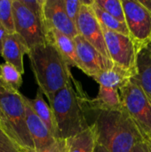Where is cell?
Here are the masks:
<instances>
[{"mask_svg": "<svg viewBox=\"0 0 151 152\" xmlns=\"http://www.w3.org/2000/svg\"><path fill=\"white\" fill-rule=\"evenodd\" d=\"M89 100L80 83L74 77L62 89L58 91L49 105L53 110L56 127V139L66 140L85 130L90 125L86 119Z\"/></svg>", "mask_w": 151, "mask_h": 152, "instance_id": "6da1fadb", "label": "cell"}, {"mask_svg": "<svg viewBox=\"0 0 151 152\" xmlns=\"http://www.w3.org/2000/svg\"><path fill=\"white\" fill-rule=\"evenodd\" d=\"M94 122L97 142L109 152H133L146 139L126 111L98 110Z\"/></svg>", "mask_w": 151, "mask_h": 152, "instance_id": "7a4b0ae2", "label": "cell"}, {"mask_svg": "<svg viewBox=\"0 0 151 152\" xmlns=\"http://www.w3.org/2000/svg\"><path fill=\"white\" fill-rule=\"evenodd\" d=\"M28 56L38 88L51 102L55 94L72 80L69 66L49 42L31 48Z\"/></svg>", "mask_w": 151, "mask_h": 152, "instance_id": "3957f363", "label": "cell"}, {"mask_svg": "<svg viewBox=\"0 0 151 152\" xmlns=\"http://www.w3.org/2000/svg\"><path fill=\"white\" fill-rule=\"evenodd\" d=\"M0 109L4 116L1 127L20 148L34 149V144L26 123L23 94L0 86Z\"/></svg>", "mask_w": 151, "mask_h": 152, "instance_id": "277c9868", "label": "cell"}, {"mask_svg": "<svg viewBox=\"0 0 151 152\" xmlns=\"http://www.w3.org/2000/svg\"><path fill=\"white\" fill-rule=\"evenodd\" d=\"M123 109L147 140L151 134V101L138 80L133 77L119 89Z\"/></svg>", "mask_w": 151, "mask_h": 152, "instance_id": "5b68a950", "label": "cell"}, {"mask_svg": "<svg viewBox=\"0 0 151 152\" xmlns=\"http://www.w3.org/2000/svg\"><path fill=\"white\" fill-rule=\"evenodd\" d=\"M129 37L139 53L151 42V12L140 0H122Z\"/></svg>", "mask_w": 151, "mask_h": 152, "instance_id": "8992f818", "label": "cell"}, {"mask_svg": "<svg viewBox=\"0 0 151 152\" xmlns=\"http://www.w3.org/2000/svg\"><path fill=\"white\" fill-rule=\"evenodd\" d=\"M12 7L15 31L22 37L28 49L47 43L43 18L30 11L21 0H13Z\"/></svg>", "mask_w": 151, "mask_h": 152, "instance_id": "52a82bcc", "label": "cell"}, {"mask_svg": "<svg viewBox=\"0 0 151 152\" xmlns=\"http://www.w3.org/2000/svg\"><path fill=\"white\" fill-rule=\"evenodd\" d=\"M102 30L109 59L113 64L137 75L140 53L131 37L109 30L103 27Z\"/></svg>", "mask_w": 151, "mask_h": 152, "instance_id": "ba28073f", "label": "cell"}, {"mask_svg": "<svg viewBox=\"0 0 151 152\" xmlns=\"http://www.w3.org/2000/svg\"><path fill=\"white\" fill-rule=\"evenodd\" d=\"M84 1L85 4H83L76 21L78 35L96 48L104 58L110 61L105 43L102 27L96 18L92 6L93 0Z\"/></svg>", "mask_w": 151, "mask_h": 152, "instance_id": "9c48e42d", "label": "cell"}, {"mask_svg": "<svg viewBox=\"0 0 151 152\" xmlns=\"http://www.w3.org/2000/svg\"><path fill=\"white\" fill-rule=\"evenodd\" d=\"M42 18L46 32L53 29L71 38L78 36L76 24L66 12L64 0H44Z\"/></svg>", "mask_w": 151, "mask_h": 152, "instance_id": "30bf717a", "label": "cell"}, {"mask_svg": "<svg viewBox=\"0 0 151 152\" xmlns=\"http://www.w3.org/2000/svg\"><path fill=\"white\" fill-rule=\"evenodd\" d=\"M78 69L87 76L93 77L98 74L111 69L113 62L104 58L99 51L80 35L75 38Z\"/></svg>", "mask_w": 151, "mask_h": 152, "instance_id": "8fae6325", "label": "cell"}, {"mask_svg": "<svg viewBox=\"0 0 151 152\" xmlns=\"http://www.w3.org/2000/svg\"><path fill=\"white\" fill-rule=\"evenodd\" d=\"M23 101L26 110V123L34 144V149L43 150L50 147L57 139L53 136L47 126L36 115L31 106L30 99L23 95Z\"/></svg>", "mask_w": 151, "mask_h": 152, "instance_id": "7c38bea8", "label": "cell"}, {"mask_svg": "<svg viewBox=\"0 0 151 152\" xmlns=\"http://www.w3.org/2000/svg\"><path fill=\"white\" fill-rule=\"evenodd\" d=\"M28 51L25 41L18 33L5 34L2 43L1 56L4 62L13 65L22 75L24 74L23 57Z\"/></svg>", "mask_w": 151, "mask_h": 152, "instance_id": "4fadbf2b", "label": "cell"}, {"mask_svg": "<svg viewBox=\"0 0 151 152\" xmlns=\"http://www.w3.org/2000/svg\"><path fill=\"white\" fill-rule=\"evenodd\" d=\"M46 37L47 42L55 46L69 67L72 66L78 69L77 48L74 38L53 29L46 32Z\"/></svg>", "mask_w": 151, "mask_h": 152, "instance_id": "5bb4252c", "label": "cell"}, {"mask_svg": "<svg viewBox=\"0 0 151 152\" xmlns=\"http://www.w3.org/2000/svg\"><path fill=\"white\" fill-rule=\"evenodd\" d=\"M135 76L136 75L131 71L113 65L111 69L98 74L93 78L100 85V86L119 90Z\"/></svg>", "mask_w": 151, "mask_h": 152, "instance_id": "9a60e30c", "label": "cell"}, {"mask_svg": "<svg viewBox=\"0 0 151 152\" xmlns=\"http://www.w3.org/2000/svg\"><path fill=\"white\" fill-rule=\"evenodd\" d=\"M122 101L119 90L100 86L97 96L89 100V110H122Z\"/></svg>", "mask_w": 151, "mask_h": 152, "instance_id": "2e32d148", "label": "cell"}, {"mask_svg": "<svg viewBox=\"0 0 151 152\" xmlns=\"http://www.w3.org/2000/svg\"><path fill=\"white\" fill-rule=\"evenodd\" d=\"M68 152H94L98 144L96 129L93 124L85 130L66 139Z\"/></svg>", "mask_w": 151, "mask_h": 152, "instance_id": "e0dca14e", "label": "cell"}, {"mask_svg": "<svg viewBox=\"0 0 151 152\" xmlns=\"http://www.w3.org/2000/svg\"><path fill=\"white\" fill-rule=\"evenodd\" d=\"M30 103L36 115L44 123V125L47 126L53 136L56 139L57 127H56L54 115L50 105H48L47 102L44 100V94L39 88L36 91L35 98L33 100H30Z\"/></svg>", "mask_w": 151, "mask_h": 152, "instance_id": "ac0fdd59", "label": "cell"}, {"mask_svg": "<svg viewBox=\"0 0 151 152\" xmlns=\"http://www.w3.org/2000/svg\"><path fill=\"white\" fill-rule=\"evenodd\" d=\"M135 78L151 101V54L146 49L139 53L138 72Z\"/></svg>", "mask_w": 151, "mask_h": 152, "instance_id": "d6986e66", "label": "cell"}, {"mask_svg": "<svg viewBox=\"0 0 151 152\" xmlns=\"http://www.w3.org/2000/svg\"><path fill=\"white\" fill-rule=\"evenodd\" d=\"M93 12L96 15V18L98 19L100 24L101 25V27L114 31V32H117L120 34H124L126 36H129L128 33V29L126 27L125 23H123L121 21H119L118 20H117L116 18H114L113 16H111L110 14H109L108 12H106L104 10H102L98 4H96V3L94 2V0L93 1L92 4Z\"/></svg>", "mask_w": 151, "mask_h": 152, "instance_id": "ffe728a7", "label": "cell"}, {"mask_svg": "<svg viewBox=\"0 0 151 152\" xmlns=\"http://www.w3.org/2000/svg\"><path fill=\"white\" fill-rule=\"evenodd\" d=\"M0 81L3 86L19 91L22 85V74L12 64L0 63Z\"/></svg>", "mask_w": 151, "mask_h": 152, "instance_id": "44dd1931", "label": "cell"}, {"mask_svg": "<svg viewBox=\"0 0 151 152\" xmlns=\"http://www.w3.org/2000/svg\"><path fill=\"white\" fill-rule=\"evenodd\" d=\"M13 0H0V25L6 34L15 33L13 17Z\"/></svg>", "mask_w": 151, "mask_h": 152, "instance_id": "7402d4cb", "label": "cell"}, {"mask_svg": "<svg viewBox=\"0 0 151 152\" xmlns=\"http://www.w3.org/2000/svg\"><path fill=\"white\" fill-rule=\"evenodd\" d=\"M94 2L106 12L110 14L119 21L125 23L122 0H94Z\"/></svg>", "mask_w": 151, "mask_h": 152, "instance_id": "603a6c76", "label": "cell"}, {"mask_svg": "<svg viewBox=\"0 0 151 152\" xmlns=\"http://www.w3.org/2000/svg\"><path fill=\"white\" fill-rule=\"evenodd\" d=\"M0 152H20L19 144L0 126Z\"/></svg>", "mask_w": 151, "mask_h": 152, "instance_id": "cb8c5ba5", "label": "cell"}, {"mask_svg": "<svg viewBox=\"0 0 151 152\" xmlns=\"http://www.w3.org/2000/svg\"><path fill=\"white\" fill-rule=\"evenodd\" d=\"M84 4H85L84 0H64L66 12L69 18L75 24Z\"/></svg>", "mask_w": 151, "mask_h": 152, "instance_id": "d4e9b609", "label": "cell"}, {"mask_svg": "<svg viewBox=\"0 0 151 152\" xmlns=\"http://www.w3.org/2000/svg\"><path fill=\"white\" fill-rule=\"evenodd\" d=\"M20 152H68L66 140L57 139L56 142L48 148L43 150H36L31 148H20Z\"/></svg>", "mask_w": 151, "mask_h": 152, "instance_id": "484cf974", "label": "cell"}, {"mask_svg": "<svg viewBox=\"0 0 151 152\" xmlns=\"http://www.w3.org/2000/svg\"><path fill=\"white\" fill-rule=\"evenodd\" d=\"M21 2L30 11L42 17L44 0H21Z\"/></svg>", "mask_w": 151, "mask_h": 152, "instance_id": "4316f807", "label": "cell"}, {"mask_svg": "<svg viewBox=\"0 0 151 152\" xmlns=\"http://www.w3.org/2000/svg\"><path fill=\"white\" fill-rule=\"evenodd\" d=\"M133 152H150L146 141L142 142H140L138 145H136V147L133 149Z\"/></svg>", "mask_w": 151, "mask_h": 152, "instance_id": "83f0119b", "label": "cell"}, {"mask_svg": "<svg viewBox=\"0 0 151 152\" xmlns=\"http://www.w3.org/2000/svg\"><path fill=\"white\" fill-rule=\"evenodd\" d=\"M6 32L4 31V29L2 28V26L0 25V54H1V51H2V43H3V39L5 36Z\"/></svg>", "mask_w": 151, "mask_h": 152, "instance_id": "f1b7e54d", "label": "cell"}, {"mask_svg": "<svg viewBox=\"0 0 151 152\" xmlns=\"http://www.w3.org/2000/svg\"><path fill=\"white\" fill-rule=\"evenodd\" d=\"M141 3L151 12V0H140Z\"/></svg>", "mask_w": 151, "mask_h": 152, "instance_id": "f546056e", "label": "cell"}, {"mask_svg": "<svg viewBox=\"0 0 151 152\" xmlns=\"http://www.w3.org/2000/svg\"><path fill=\"white\" fill-rule=\"evenodd\" d=\"M94 152H109L105 148H103L101 145H100V144H97V146H96V148H95V151Z\"/></svg>", "mask_w": 151, "mask_h": 152, "instance_id": "4dcf8cb0", "label": "cell"}, {"mask_svg": "<svg viewBox=\"0 0 151 152\" xmlns=\"http://www.w3.org/2000/svg\"><path fill=\"white\" fill-rule=\"evenodd\" d=\"M3 123H4V116H3V112L0 109V126L3 125Z\"/></svg>", "mask_w": 151, "mask_h": 152, "instance_id": "1f68e13d", "label": "cell"}, {"mask_svg": "<svg viewBox=\"0 0 151 152\" xmlns=\"http://www.w3.org/2000/svg\"><path fill=\"white\" fill-rule=\"evenodd\" d=\"M146 50H147V51H148V52H149V53H150L151 54V42L150 43V44H149V45L147 46Z\"/></svg>", "mask_w": 151, "mask_h": 152, "instance_id": "d6a6232c", "label": "cell"}, {"mask_svg": "<svg viewBox=\"0 0 151 152\" xmlns=\"http://www.w3.org/2000/svg\"><path fill=\"white\" fill-rule=\"evenodd\" d=\"M146 142H147V144H148V148H149V151L151 152V143L149 142V141H147L146 140Z\"/></svg>", "mask_w": 151, "mask_h": 152, "instance_id": "836d02e7", "label": "cell"}, {"mask_svg": "<svg viewBox=\"0 0 151 152\" xmlns=\"http://www.w3.org/2000/svg\"><path fill=\"white\" fill-rule=\"evenodd\" d=\"M147 141H149V142H150V143H151V134H150V136H149V137H148Z\"/></svg>", "mask_w": 151, "mask_h": 152, "instance_id": "e575fe53", "label": "cell"}, {"mask_svg": "<svg viewBox=\"0 0 151 152\" xmlns=\"http://www.w3.org/2000/svg\"><path fill=\"white\" fill-rule=\"evenodd\" d=\"M0 86H2V84H1V81H0Z\"/></svg>", "mask_w": 151, "mask_h": 152, "instance_id": "d590c367", "label": "cell"}]
</instances>
